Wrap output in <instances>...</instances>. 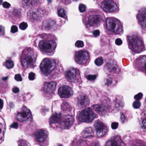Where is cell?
<instances>
[{
  "label": "cell",
  "instance_id": "18",
  "mask_svg": "<svg viewBox=\"0 0 146 146\" xmlns=\"http://www.w3.org/2000/svg\"><path fill=\"white\" fill-rule=\"evenodd\" d=\"M58 27L57 21L53 19H46L42 23V29L47 31H54L57 29Z\"/></svg>",
  "mask_w": 146,
  "mask_h": 146
},
{
  "label": "cell",
  "instance_id": "25",
  "mask_svg": "<svg viewBox=\"0 0 146 146\" xmlns=\"http://www.w3.org/2000/svg\"><path fill=\"white\" fill-rule=\"evenodd\" d=\"M5 130V122L3 118L0 117V144L4 141Z\"/></svg>",
  "mask_w": 146,
  "mask_h": 146
},
{
  "label": "cell",
  "instance_id": "26",
  "mask_svg": "<svg viewBox=\"0 0 146 146\" xmlns=\"http://www.w3.org/2000/svg\"><path fill=\"white\" fill-rule=\"evenodd\" d=\"M62 118L63 117L60 113H54L50 117V120H49L50 124L52 125L54 124H61Z\"/></svg>",
  "mask_w": 146,
  "mask_h": 146
},
{
  "label": "cell",
  "instance_id": "23",
  "mask_svg": "<svg viewBox=\"0 0 146 146\" xmlns=\"http://www.w3.org/2000/svg\"><path fill=\"white\" fill-rule=\"evenodd\" d=\"M77 103L80 107H85L89 104V98L87 95L81 94L77 97Z\"/></svg>",
  "mask_w": 146,
  "mask_h": 146
},
{
  "label": "cell",
  "instance_id": "48",
  "mask_svg": "<svg viewBox=\"0 0 146 146\" xmlns=\"http://www.w3.org/2000/svg\"><path fill=\"white\" fill-rule=\"evenodd\" d=\"M13 93H18L19 92V88H17V87H14L13 88Z\"/></svg>",
  "mask_w": 146,
  "mask_h": 146
},
{
  "label": "cell",
  "instance_id": "28",
  "mask_svg": "<svg viewBox=\"0 0 146 146\" xmlns=\"http://www.w3.org/2000/svg\"><path fill=\"white\" fill-rule=\"evenodd\" d=\"M117 80L113 76L108 75L106 78L104 79V84L107 87H111L114 85L117 82Z\"/></svg>",
  "mask_w": 146,
  "mask_h": 146
},
{
  "label": "cell",
  "instance_id": "8",
  "mask_svg": "<svg viewBox=\"0 0 146 146\" xmlns=\"http://www.w3.org/2000/svg\"><path fill=\"white\" fill-rule=\"evenodd\" d=\"M73 60L77 64L86 66L91 60V54L86 49L76 51L73 55Z\"/></svg>",
  "mask_w": 146,
  "mask_h": 146
},
{
  "label": "cell",
  "instance_id": "22",
  "mask_svg": "<svg viewBox=\"0 0 146 146\" xmlns=\"http://www.w3.org/2000/svg\"><path fill=\"white\" fill-rule=\"evenodd\" d=\"M106 146H125V145L120 137L115 136L107 142Z\"/></svg>",
  "mask_w": 146,
  "mask_h": 146
},
{
  "label": "cell",
  "instance_id": "39",
  "mask_svg": "<svg viewBox=\"0 0 146 146\" xmlns=\"http://www.w3.org/2000/svg\"><path fill=\"white\" fill-rule=\"evenodd\" d=\"M133 107L136 109H137V108H140V106H141V102L138 101H137L133 103Z\"/></svg>",
  "mask_w": 146,
  "mask_h": 146
},
{
  "label": "cell",
  "instance_id": "44",
  "mask_svg": "<svg viewBox=\"0 0 146 146\" xmlns=\"http://www.w3.org/2000/svg\"><path fill=\"white\" fill-rule=\"evenodd\" d=\"M18 29L17 27L15 25H13L12 26L11 29V32L13 33H15L17 32Z\"/></svg>",
  "mask_w": 146,
  "mask_h": 146
},
{
  "label": "cell",
  "instance_id": "38",
  "mask_svg": "<svg viewBox=\"0 0 146 146\" xmlns=\"http://www.w3.org/2000/svg\"><path fill=\"white\" fill-rule=\"evenodd\" d=\"M143 94L141 93H138L136 95L134 96V99L136 100L139 101L140 100L142 99L143 97Z\"/></svg>",
  "mask_w": 146,
  "mask_h": 146
},
{
  "label": "cell",
  "instance_id": "17",
  "mask_svg": "<svg viewBox=\"0 0 146 146\" xmlns=\"http://www.w3.org/2000/svg\"><path fill=\"white\" fill-rule=\"evenodd\" d=\"M46 14L45 10L42 8L35 9L28 13V17L32 21H38L43 18Z\"/></svg>",
  "mask_w": 146,
  "mask_h": 146
},
{
  "label": "cell",
  "instance_id": "7",
  "mask_svg": "<svg viewBox=\"0 0 146 146\" xmlns=\"http://www.w3.org/2000/svg\"><path fill=\"white\" fill-rule=\"evenodd\" d=\"M96 3L98 6L106 13L115 14L119 11V1L116 0H99Z\"/></svg>",
  "mask_w": 146,
  "mask_h": 146
},
{
  "label": "cell",
  "instance_id": "34",
  "mask_svg": "<svg viewBox=\"0 0 146 146\" xmlns=\"http://www.w3.org/2000/svg\"><path fill=\"white\" fill-rule=\"evenodd\" d=\"M86 9H87V6L86 5L82 4V3H80L78 7V10L80 13H84L86 11Z\"/></svg>",
  "mask_w": 146,
  "mask_h": 146
},
{
  "label": "cell",
  "instance_id": "2",
  "mask_svg": "<svg viewBox=\"0 0 146 146\" xmlns=\"http://www.w3.org/2000/svg\"><path fill=\"white\" fill-rule=\"evenodd\" d=\"M105 19L104 13L97 9H88L82 16L83 23L90 33L100 27Z\"/></svg>",
  "mask_w": 146,
  "mask_h": 146
},
{
  "label": "cell",
  "instance_id": "3",
  "mask_svg": "<svg viewBox=\"0 0 146 146\" xmlns=\"http://www.w3.org/2000/svg\"><path fill=\"white\" fill-rule=\"evenodd\" d=\"M126 40L129 49L133 55L146 50L143 38L137 31H132L128 33Z\"/></svg>",
  "mask_w": 146,
  "mask_h": 146
},
{
  "label": "cell",
  "instance_id": "16",
  "mask_svg": "<svg viewBox=\"0 0 146 146\" xmlns=\"http://www.w3.org/2000/svg\"><path fill=\"white\" fill-rule=\"evenodd\" d=\"M146 62V56L142 55L136 59L133 63V67L137 71L141 72L146 75L145 64Z\"/></svg>",
  "mask_w": 146,
  "mask_h": 146
},
{
  "label": "cell",
  "instance_id": "15",
  "mask_svg": "<svg viewBox=\"0 0 146 146\" xmlns=\"http://www.w3.org/2000/svg\"><path fill=\"white\" fill-rule=\"evenodd\" d=\"M58 94L61 98H70L73 94L72 87L66 83L62 84L59 88Z\"/></svg>",
  "mask_w": 146,
  "mask_h": 146
},
{
  "label": "cell",
  "instance_id": "41",
  "mask_svg": "<svg viewBox=\"0 0 146 146\" xmlns=\"http://www.w3.org/2000/svg\"><path fill=\"white\" fill-rule=\"evenodd\" d=\"M115 43L117 46H120L123 44V41L120 38H117L115 40Z\"/></svg>",
  "mask_w": 146,
  "mask_h": 146
},
{
  "label": "cell",
  "instance_id": "37",
  "mask_svg": "<svg viewBox=\"0 0 146 146\" xmlns=\"http://www.w3.org/2000/svg\"><path fill=\"white\" fill-rule=\"evenodd\" d=\"M28 25L27 23L23 22L19 25V28L22 30H25L28 28Z\"/></svg>",
  "mask_w": 146,
  "mask_h": 146
},
{
  "label": "cell",
  "instance_id": "14",
  "mask_svg": "<svg viewBox=\"0 0 146 146\" xmlns=\"http://www.w3.org/2000/svg\"><path fill=\"white\" fill-rule=\"evenodd\" d=\"M96 117V114L90 108H87L83 110L78 116L80 121L85 123L92 122Z\"/></svg>",
  "mask_w": 146,
  "mask_h": 146
},
{
  "label": "cell",
  "instance_id": "19",
  "mask_svg": "<svg viewBox=\"0 0 146 146\" xmlns=\"http://www.w3.org/2000/svg\"><path fill=\"white\" fill-rule=\"evenodd\" d=\"M95 129L96 135L98 137L103 136L106 134L108 129L107 126L100 120L96 121L94 124Z\"/></svg>",
  "mask_w": 146,
  "mask_h": 146
},
{
  "label": "cell",
  "instance_id": "45",
  "mask_svg": "<svg viewBox=\"0 0 146 146\" xmlns=\"http://www.w3.org/2000/svg\"><path fill=\"white\" fill-rule=\"evenodd\" d=\"M5 35V28L3 26L0 25V36Z\"/></svg>",
  "mask_w": 146,
  "mask_h": 146
},
{
  "label": "cell",
  "instance_id": "9",
  "mask_svg": "<svg viewBox=\"0 0 146 146\" xmlns=\"http://www.w3.org/2000/svg\"><path fill=\"white\" fill-rule=\"evenodd\" d=\"M65 78L68 82L76 84H81L82 82L81 72L78 68L71 66L68 67L64 72Z\"/></svg>",
  "mask_w": 146,
  "mask_h": 146
},
{
  "label": "cell",
  "instance_id": "27",
  "mask_svg": "<svg viewBox=\"0 0 146 146\" xmlns=\"http://www.w3.org/2000/svg\"><path fill=\"white\" fill-rule=\"evenodd\" d=\"M57 13L58 17L63 18L66 20H68L67 10L66 7L63 6L59 7L57 10Z\"/></svg>",
  "mask_w": 146,
  "mask_h": 146
},
{
  "label": "cell",
  "instance_id": "50",
  "mask_svg": "<svg viewBox=\"0 0 146 146\" xmlns=\"http://www.w3.org/2000/svg\"><path fill=\"white\" fill-rule=\"evenodd\" d=\"M11 127L14 128H17L18 124L17 123H14L11 125Z\"/></svg>",
  "mask_w": 146,
  "mask_h": 146
},
{
  "label": "cell",
  "instance_id": "35",
  "mask_svg": "<svg viewBox=\"0 0 146 146\" xmlns=\"http://www.w3.org/2000/svg\"><path fill=\"white\" fill-rule=\"evenodd\" d=\"M18 146H31L29 143L24 140H20L19 141Z\"/></svg>",
  "mask_w": 146,
  "mask_h": 146
},
{
  "label": "cell",
  "instance_id": "46",
  "mask_svg": "<svg viewBox=\"0 0 146 146\" xmlns=\"http://www.w3.org/2000/svg\"><path fill=\"white\" fill-rule=\"evenodd\" d=\"M11 5L7 2H5L3 4V7L5 8H9L11 7Z\"/></svg>",
  "mask_w": 146,
  "mask_h": 146
},
{
  "label": "cell",
  "instance_id": "20",
  "mask_svg": "<svg viewBox=\"0 0 146 146\" xmlns=\"http://www.w3.org/2000/svg\"><path fill=\"white\" fill-rule=\"evenodd\" d=\"M84 76L87 81L90 82H94L96 81L98 77V72L93 69H87L84 72Z\"/></svg>",
  "mask_w": 146,
  "mask_h": 146
},
{
  "label": "cell",
  "instance_id": "6",
  "mask_svg": "<svg viewBox=\"0 0 146 146\" xmlns=\"http://www.w3.org/2000/svg\"><path fill=\"white\" fill-rule=\"evenodd\" d=\"M37 56L36 52L32 48H29L24 49L21 57V64L23 68L27 69L34 66Z\"/></svg>",
  "mask_w": 146,
  "mask_h": 146
},
{
  "label": "cell",
  "instance_id": "31",
  "mask_svg": "<svg viewBox=\"0 0 146 146\" xmlns=\"http://www.w3.org/2000/svg\"><path fill=\"white\" fill-rule=\"evenodd\" d=\"M94 109L97 112L99 113H102L105 111V107L102 105H96L94 106Z\"/></svg>",
  "mask_w": 146,
  "mask_h": 146
},
{
  "label": "cell",
  "instance_id": "53",
  "mask_svg": "<svg viewBox=\"0 0 146 146\" xmlns=\"http://www.w3.org/2000/svg\"><path fill=\"white\" fill-rule=\"evenodd\" d=\"M135 146H144V145H143V144H136V145H135Z\"/></svg>",
  "mask_w": 146,
  "mask_h": 146
},
{
  "label": "cell",
  "instance_id": "43",
  "mask_svg": "<svg viewBox=\"0 0 146 146\" xmlns=\"http://www.w3.org/2000/svg\"><path fill=\"white\" fill-rule=\"evenodd\" d=\"M15 79L16 81H18V82H21V81H22V80H23L21 75L19 74H17V75L15 76Z\"/></svg>",
  "mask_w": 146,
  "mask_h": 146
},
{
  "label": "cell",
  "instance_id": "52",
  "mask_svg": "<svg viewBox=\"0 0 146 146\" xmlns=\"http://www.w3.org/2000/svg\"><path fill=\"white\" fill-rule=\"evenodd\" d=\"M91 146H100V145L99 143L95 142L92 144Z\"/></svg>",
  "mask_w": 146,
  "mask_h": 146
},
{
  "label": "cell",
  "instance_id": "54",
  "mask_svg": "<svg viewBox=\"0 0 146 146\" xmlns=\"http://www.w3.org/2000/svg\"><path fill=\"white\" fill-rule=\"evenodd\" d=\"M2 1H0V3H1H1H2Z\"/></svg>",
  "mask_w": 146,
  "mask_h": 146
},
{
  "label": "cell",
  "instance_id": "32",
  "mask_svg": "<svg viewBox=\"0 0 146 146\" xmlns=\"http://www.w3.org/2000/svg\"><path fill=\"white\" fill-rule=\"evenodd\" d=\"M104 63V60L101 57H98L94 61V63L97 66H100L102 65Z\"/></svg>",
  "mask_w": 146,
  "mask_h": 146
},
{
  "label": "cell",
  "instance_id": "11",
  "mask_svg": "<svg viewBox=\"0 0 146 146\" xmlns=\"http://www.w3.org/2000/svg\"><path fill=\"white\" fill-rule=\"evenodd\" d=\"M16 118L19 122L27 124L30 123L32 120L31 112L25 106L23 107L17 112Z\"/></svg>",
  "mask_w": 146,
  "mask_h": 146
},
{
  "label": "cell",
  "instance_id": "33",
  "mask_svg": "<svg viewBox=\"0 0 146 146\" xmlns=\"http://www.w3.org/2000/svg\"><path fill=\"white\" fill-rule=\"evenodd\" d=\"M5 66L8 69H11L14 66L13 62L10 60H7L5 63Z\"/></svg>",
  "mask_w": 146,
  "mask_h": 146
},
{
  "label": "cell",
  "instance_id": "51",
  "mask_svg": "<svg viewBox=\"0 0 146 146\" xmlns=\"http://www.w3.org/2000/svg\"><path fill=\"white\" fill-rule=\"evenodd\" d=\"M142 125H143V129H145V126H146V119H143V121Z\"/></svg>",
  "mask_w": 146,
  "mask_h": 146
},
{
  "label": "cell",
  "instance_id": "42",
  "mask_svg": "<svg viewBox=\"0 0 146 146\" xmlns=\"http://www.w3.org/2000/svg\"><path fill=\"white\" fill-rule=\"evenodd\" d=\"M92 34H93V35L94 36L96 37V36H99L100 35V32L99 30H95L92 32Z\"/></svg>",
  "mask_w": 146,
  "mask_h": 146
},
{
  "label": "cell",
  "instance_id": "30",
  "mask_svg": "<svg viewBox=\"0 0 146 146\" xmlns=\"http://www.w3.org/2000/svg\"><path fill=\"white\" fill-rule=\"evenodd\" d=\"M24 3V5L28 7L36 6L39 4V1H23Z\"/></svg>",
  "mask_w": 146,
  "mask_h": 146
},
{
  "label": "cell",
  "instance_id": "49",
  "mask_svg": "<svg viewBox=\"0 0 146 146\" xmlns=\"http://www.w3.org/2000/svg\"><path fill=\"white\" fill-rule=\"evenodd\" d=\"M3 105H4L3 101L0 98V110H1L3 108Z\"/></svg>",
  "mask_w": 146,
  "mask_h": 146
},
{
  "label": "cell",
  "instance_id": "47",
  "mask_svg": "<svg viewBox=\"0 0 146 146\" xmlns=\"http://www.w3.org/2000/svg\"><path fill=\"white\" fill-rule=\"evenodd\" d=\"M118 126V123L116 122H114L111 124V127L113 129H115L117 128Z\"/></svg>",
  "mask_w": 146,
  "mask_h": 146
},
{
  "label": "cell",
  "instance_id": "21",
  "mask_svg": "<svg viewBox=\"0 0 146 146\" xmlns=\"http://www.w3.org/2000/svg\"><path fill=\"white\" fill-rule=\"evenodd\" d=\"M57 84L55 82H46L43 85V91L47 94H52L54 92Z\"/></svg>",
  "mask_w": 146,
  "mask_h": 146
},
{
  "label": "cell",
  "instance_id": "5",
  "mask_svg": "<svg viewBox=\"0 0 146 146\" xmlns=\"http://www.w3.org/2000/svg\"><path fill=\"white\" fill-rule=\"evenodd\" d=\"M58 44L57 37L52 34H45L38 43V47L41 52L48 55L55 52Z\"/></svg>",
  "mask_w": 146,
  "mask_h": 146
},
{
  "label": "cell",
  "instance_id": "10",
  "mask_svg": "<svg viewBox=\"0 0 146 146\" xmlns=\"http://www.w3.org/2000/svg\"><path fill=\"white\" fill-rule=\"evenodd\" d=\"M104 70L108 75L115 76L121 72V68L114 59L109 58L106 60Z\"/></svg>",
  "mask_w": 146,
  "mask_h": 146
},
{
  "label": "cell",
  "instance_id": "40",
  "mask_svg": "<svg viewBox=\"0 0 146 146\" xmlns=\"http://www.w3.org/2000/svg\"><path fill=\"white\" fill-rule=\"evenodd\" d=\"M29 78L30 80H31V81L35 80V73L32 72H30L29 74Z\"/></svg>",
  "mask_w": 146,
  "mask_h": 146
},
{
  "label": "cell",
  "instance_id": "12",
  "mask_svg": "<svg viewBox=\"0 0 146 146\" xmlns=\"http://www.w3.org/2000/svg\"><path fill=\"white\" fill-rule=\"evenodd\" d=\"M36 142L41 146L46 145L48 141V132L44 129L36 130L33 135Z\"/></svg>",
  "mask_w": 146,
  "mask_h": 146
},
{
  "label": "cell",
  "instance_id": "1",
  "mask_svg": "<svg viewBox=\"0 0 146 146\" xmlns=\"http://www.w3.org/2000/svg\"><path fill=\"white\" fill-rule=\"evenodd\" d=\"M42 74L47 81H52L62 77L64 69L58 59L46 58L40 65Z\"/></svg>",
  "mask_w": 146,
  "mask_h": 146
},
{
  "label": "cell",
  "instance_id": "29",
  "mask_svg": "<svg viewBox=\"0 0 146 146\" xmlns=\"http://www.w3.org/2000/svg\"><path fill=\"white\" fill-rule=\"evenodd\" d=\"M83 136L85 138H89L94 137V132L93 129L90 127L86 128L82 133Z\"/></svg>",
  "mask_w": 146,
  "mask_h": 146
},
{
  "label": "cell",
  "instance_id": "24",
  "mask_svg": "<svg viewBox=\"0 0 146 146\" xmlns=\"http://www.w3.org/2000/svg\"><path fill=\"white\" fill-rule=\"evenodd\" d=\"M74 119L73 117L70 115H67L62 118L60 125L64 129H69L73 123Z\"/></svg>",
  "mask_w": 146,
  "mask_h": 146
},
{
  "label": "cell",
  "instance_id": "4",
  "mask_svg": "<svg viewBox=\"0 0 146 146\" xmlns=\"http://www.w3.org/2000/svg\"><path fill=\"white\" fill-rule=\"evenodd\" d=\"M104 27L106 33L108 35L121 36L123 34V23L114 17H108L105 19Z\"/></svg>",
  "mask_w": 146,
  "mask_h": 146
},
{
  "label": "cell",
  "instance_id": "13",
  "mask_svg": "<svg viewBox=\"0 0 146 146\" xmlns=\"http://www.w3.org/2000/svg\"><path fill=\"white\" fill-rule=\"evenodd\" d=\"M137 23L143 35L146 34V7H142L138 11L137 15Z\"/></svg>",
  "mask_w": 146,
  "mask_h": 146
},
{
  "label": "cell",
  "instance_id": "36",
  "mask_svg": "<svg viewBox=\"0 0 146 146\" xmlns=\"http://www.w3.org/2000/svg\"><path fill=\"white\" fill-rule=\"evenodd\" d=\"M75 45L76 47L80 48L83 47L84 46V43L82 40H77L75 43Z\"/></svg>",
  "mask_w": 146,
  "mask_h": 146
}]
</instances>
